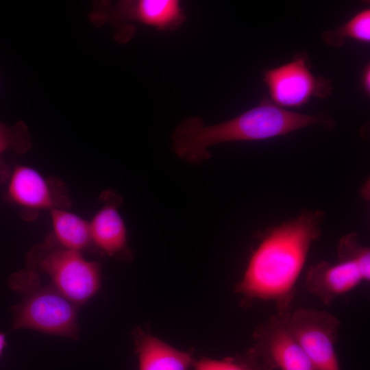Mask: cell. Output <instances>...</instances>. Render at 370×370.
Instances as JSON below:
<instances>
[{
	"label": "cell",
	"mask_w": 370,
	"mask_h": 370,
	"mask_svg": "<svg viewBox=\"0 0 370 370\" xmlns=\"http://www.w3.org/2000/svg\"><path fill=\"white\" fill-rule=\"evenodd\" d=\"M272 103L285 108L299 107L311 98L331 95V81L314 75L305 53L297 54L283 65L266 71L263 75Z\"/></svg>",
	"instance_id": "7"
},
{
	"label": "cell",
	"mask_w": 370,
	"mask_h": 370,
	"mask_svg": "<svg viewBox=\"0 0 370 370\" xmlns=\"http://www.w3.org/2000/svg\"><path fill=\"white\" fill-rule=\"evenodd\" d=\"M27 268L46 274L49 283L79 307L100 288L99 264L87 260L80 251L60 245L54 236L29 251Z\"/></svg>",
	"instance_id": "4"
},
{
	"label": "cell",
	"mask_w": 370,
	"mask_h": 370,
	"mask_svg": "<svg viewBox=\"0 0 370 370\" xmlns=\"http://www.w3.org/2000/svg\"><path fill=\"white\" fill-rule=\"evenodd\" d=\"M365 282L358 265L347 260L334 264L321 261L311 266L307 273L306 287L325 305H330Z\"/></svg>",
	"instance_id": "10"
},
{
	"label": "cell",
	"mask_w": 370,
	"mask_h": 370,
	"mask_svg": "<svg viewBox=\"0 0 370 370\" xmlns=\"http://www.w3.org/2000/svg\"><path fill=\"white\" fill-rule=\"evenodd\" d=\"M32 141L26 124L20 121L10 127L0 121V156L3 152L12 149L17 153L27 151Z\"/></svg>",
	"instance_id": "17"
},
{
	"label": "cell",
	"mask_w": 370,
	"mask_h": 370,
	"mask_svg": "<svg viewBox=\"0 0 370 370\" xmlns=\"http://www.w3.org/2000/svg\"><path fill=\"white\" fill-rule=\"evenodd\" d=\"M63 185L54 180L45 179L35 169L16 166L10 177L8 196L14 203L35 209H64L69 198L58 193Z\"/></svg>",
	"instance_id": "9"
},
{
	"label": "cell",
	"mask_w": 370,
	"mask_h": 370,
	"mask_svg": "<svg viewBox=\"0 0 370 370\" xmlns=\"http://www.w3.org/2000/svg\"><path fill=\"white\" fill-rule=\"evenodd\" d=\"M286 323L316 370H341L335 346L341 323L335 316L325 310L299 308Z\"/></svg>",
	"instance_id": "6"
},
{
	"label": "cell",
	"mask_w": 370,
	"mask_h": 370,
	"mask_svg": "<svg viewBox=\"0 0 370 370\" xmlns=\"http://www.w3.org/2000/svg\"><path fill=\"white\" fill-rule=\"evenodd\" d=\"M338 260L354 262L359 267L365 282L370 280V250L360 243L357 233L344 235L337 247Z\"/></svg>",
	"instance_id": "16"
},
{
	"label": "cell",
	"mask_w": 370,
	"mask_h": 370,
	"mask_svg": "<svg viewBox=\"0 0 370 370\" xmlns=\"http://www.w3.org/2000/svg\"><path fill=\"white\" fill-rule=\"evenodd\" d=\"M311 125L332 129L335 122L326 113L301 114L264 101L217 124L206 125L199 117L184 120L172 134V149L183 160L199 164L210 158L212 145L269 139Z\"/></svg>",
	"instance_id": "2"
},
{
	"label": "cell",
	"mask_w": 370,
	"mask_h": 370,
	"mask_svg": "<svg viewBox=\"0 0 370 370\" xmlns=\"http://www.w3.org/2000/svg\"><path fill=\"white\" fill-rule=\"evenodd\" d=\"M8 285L22 297L12 307L14 330L31 329L79 338V306L49 282L43 283L39 273L28 268L21 270L10 275Z\"/></svg>",
	"instance_id": "3"
},
{
	"label": "cell",
	"mask_w": 370,
	"mask_h": 370,
	"mask_svg": "<svg viewBox=\"0 0 370 370\" xmlns=\"http://www.w3.org/2000/svg\"><path fill=\"white\" fill-rule=\"evenodd\" d=\"M324 212L306 210L269 230L251 254L235 291L245 302L273 303L288 317L299 276L312 243L321 235Z\"/></svg>",
	"instance_id": "1"
},
{
	"label": "cell",
	"mask_w": 370,
	"mask_h": 370,
	"mask_svg": "<svg viewBox=\"0 0 370 370\" xmlns=\"http://www.w3.org/2000/svg\"><path fill=\"white\" fill-rule=\"evenodd\" d=\"M137 334L138 370H188L193 366L192 352L179 350L150 334Z\"/></svg>",
	"instance_id": "11"
},
{
	"label": "cell",
	"mask_w": 370,
	"mask_h": 370,
	"mask_svg": "<svg viewBox=\"0 0 370 370\" xmlns=\"http://www.w3.org/2000/svg\"><path fill=\"white\" fill-rule=\"evenodd\" d=\"M54 238L62 246L80 251L91 243L90 223L64 209H51Z\"/></svg>",
	"instance_id": "13"
},
{
	"label": "cell",
	"mask_w": 370,
	"mask_h": 370,
	"mask_svg": "<svg viewBox=\"0 0 370 370\" xmlns=\"http://www.w3.org/2000/svg\"><path fill=\"white\" fill-rule=\"evenodd\" d=\"M286 317L276 314L258 324L252 349L269 370H316L288 330Z\"/></svg>",
	"instance_id": "8"
},
{
	"label": "cell",
	"mask_w": 370,
	"mask_h": 370,
	"mask_svg": "<svg viewBox=\"0 0 370 370\" xmlns=\"http://www.w3.org/2000/svg\"><path fill=\"white\" fill-rule=\"evenodd\" d=\"M90 21L97 26L107 23L117 29V40H129L127 25L136 23L158 30H175L185 21L186 15L177 0L99 1L92 5Z\"/></svg>",
	"instance_id": "5"
},
{
	"label": "cell",
	"mask_w": 370,
	"mask_h": 370,
	"mask_svg": "<svg viewBox=\"0 0 370 370\" xmlns=\"http://www.w3.org/2000/svg\"><path fill=\"white\" fill-rule=\"evenodd\" d=\"M5 346H6L5 336L3 333L0 332V357L1 356L3 349Z\"/></svg>",
	"instance_id": "20"
},
{
	"label": "cell",
	"mask_w": 370,
	"mask_h": 370,
	"mask_svg": "<svg viewBox=\"0 0 370 370\" xmlns=\"http://www.w3.org/2000/svg\"><path fill=\"white\" fill-rule=\"evenodd\" d=\"M321 38L325 43L334 47L343 46L347 39L369 43L370 42V9H364L337 28L323 32Z\"/></svg>",
	"instance_id": "14"
},
{
	"label": "cell",
	"mask_w": 370,
	"mask_h": 370,
	"mask_svg": "<svg viewBox=\"0 0 370 370\" xmlns=\"http://www.w3.org/2000/svg\"><path fill=\"white\" fill-rule=\"evenodd\" d=\"M361 84L362 89L367 95H369L370 92V66L367 64L362 74Z\"/></svg>",
	"instance_id": "18"
},
{
	"label": "cell",
	"mask_w": 370,
	"mask_h": 370,
	"mask_svg": "<svg viewBox=\"0 0 370 370\" xmlns=\"http://www.w3.org/2000/svg\"><path fill=\"white\" fill-rule=\"evenodd\" d=\"M92 242L109 256L118 255L127 245L125 223L116 207L104 206L90 222Z\"/></svg>",
	"instance_id": "12"
},
{
	"label": "cell",
	"mask_w": 370,
	"mask_h": 370,
	"mask_svg": "<svg viewBox=\"0 0 370 370\" xmlns=\"http://www.w3.org/2000/svg\"><path fill=\"white\" fill-rule=\"evenodd\" d=\"M10 177V169L0 156V185L5 183Z\"/></svg>",
	"instance_id": "19"
},
{
	"label": "cell",
	"mask_w": 370,
	"mask_h": 370,
	"mask_svg": "<svg viewBox=\"0 0 370 370\" xmlns=\"http://www.w3.org/2000/svg\"><path fill=\"white\" fill-rule=\"evenodd\" d=\"M194 370H269L250 347L245 354L216 360L203 357L194 360Z\"/></svg>",
	"instance_id": "15"
}]
</instances>
